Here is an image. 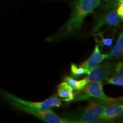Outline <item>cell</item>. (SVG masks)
Masks as SVG:
<instances>
[{
    "label": "cell",
    "mask_w": 123,
    "mask_h": 123,
    "mask_svg": "<svg viewBox=\"0 0 123 123\" xmlns=\"http://www.w3.org/2000/svg\"><path fill=\"white\" fill-rule=\"evenodd\" d=\"M101 0H76L71 4L72 13L64 26L47 41H57L74 34L80 29L87 15L92 14L99 6Z\"/></svg>",
    "instance_id": "obj_1"
},
{
    "label": "cell",
    "mask_w": 123,
    "mask_h": 123,
    "mask_svg": "<svg viewBox=\"0 0 123 123\" xmlns=\"http://www.w3.org/2000/svg\"><path fill=\"white\" fill-rule=\"evenodd\" d=\"M83 110L77 112L71 117L70 120L75 123H92L99 119L106 107L116 101L118 99L104 100L93 98Z\"/></svg>",
    "instance_id": "obj_2"
},
{
    "label": "cell",
    "mask_w": 123,
    "mask_h": 123,
    "mask_svg": "<svg viewBox=\"0 0 123 123\" xmlns=\"http://www.w3.org/2000/svg\"><path fill=\"white\" fill-rule=\"evenodd\" d=\"M10 102L19 110L22 111L26 113L33 115L41 120L47 123H74L73 121L69 119H65L60 117L56 113L51 110H42V109L32 108L24 105L12 100H9Z\"/></svg>",
    "instance_id": "obj_3"
},
{
    "label": "cell",
    "mask_w": 123,
    "mask_h": 123,
    "mask_svg": "<svg viewBox=\"0 0 123 123\" xmlns=\"http://www.w3.org/2000/svg\"><path fill=\"white\" fill-rule=\"evenodd\" d=\"M80 91L81 93H78L77 96L74 97V101L85 100L91 98L99 99L104 100H110L113 98H110L105 95L103 91V85L102 81H95L90 84H87Z\"/></svg>",
    "instance_id": "obj_4"
},
{
    "label": "cell",
    "mask_w": 123,
    "mask_h": 123,
    "mask_svg": "<svg viewBox=\"0 0 123 123\" xmlns=\"http://www.w3.org/2000/svg\"><path fill=\"white\" fill-rule=\"evenodd\" d=\"M8 100H12L18 103L22 104L24 105L27 106L32 108L42 109V110H49L51 109V108H58L61 107L62 104L61 101L58 99L57 95H55L51 96L48 99H46L42 101H30L20 99L19 98L14 96V95L6 93L5 94Z\"/></svg>",
    "instance_id": "obj_5"
},
{
    "label": "cell",
    "mask_w": 123,
    "mask_h": 123,
    "mask_svg": "<svg viewBox=\"0 0 123 123\" xmlns=\"http://www.w3.org/2000/svg\"><path fill=\"white\" fill-rule=\"evenodd\" d=\"M113 66L111 63H105L97 66L89 71L87 76L84 78L88 83L105 80L112 74Z\"/></svg>",
    "instance_id": "obj_6"
},
{
    "label": "cell",
    "mask_w": 123,
    "mask_h": 123,
    "mask_svg": "<svg viewBox=\"0 0 123 123\" xmlns=\"http://www.w3.org/2000/svg\"><path fill=\"white\" fill-rule=\"evenodd\" d=\"M121 21L116 12L111 11L105 15L100 17L92 30V34L96 35L103 26L105 25L111 27H117Z\"/></svg>",
    "instance_id": "obj_7"
},
{
    "label": "cell",
    "mask_w": 123,
    "mask_h": 123,
    "mask_svg": "<svg viewBox=\"0 0 123 123\" xmlns=\"http://www.w3.org/2000/svg\"><path fill=\"white\" fill-rule=\"evenodd\" d=\"M123 113L122 99H119L105 107L99 119L106 121H113L122 116Z\"/></svg>",
    "instance_id": "obj_8"
},
{
    "label": "cell",
    "mask_w": 123,
    "mask_h": 123,
    "mask_svg": "<svg viewBox=\"0 0 123 123\" xmlns=\"http://www.w3.org/2000/svg\"><path fill=\"white\" fill-rule=\"evenodd\" d=\"M107 58H109V54H101L100 51L99 46L98 44H96L91 55L85 62L81 63L79 67L90 71Z\"/></svg>",
    "instance_id": "obj_9"
},
{
    "label": "cell",
    "mask_w": 123,
    "mask_h": 123,
    "mask_svg": "<svg viewBox=\"0 0 123 123\" xmlns=\"http://www.w3.org/2000/svg\"><path fill=\"white\" fill-rule=\"evenodd\" d=\"M73 90L65 81L62 82L57 87L58 95L62 100L69 102L73 100L75 95L74 93Z\"/></svg>",
    "instance_id": "obj_10"
},
{
    "label": "cell",
    "mask_w": 123,
    "mask_h": 123,
    "mask_svg": "<svg viewBox=\"0 0 123 123\" xmlns=\"http://www.w3.org/2000/svg\"><path fill=\"white\" fill-rule=\"evenodd\" d=\"M123 53V32L119 34L115 44L110 53L109 54V58H118L122 56Z\"/></svg>",
    "instance_id": "obj_11"
},
{
    "label": "cell",
    "mask_w": 123,
    "mask_h": 123,
    "mask_svg": "<svg viewBox=\"0 0 123 123\" xmlns=\"http://www.w3.org/2000/svg\"><path fill=\"white\" fill-rule=\"evenodd\" d=\"M71 71V76L73 78H79L84 74H88L89 73L88 70L82 68V67H78L76 64L71 63L70 67Z\"/></svg>",
    "instance_id": "obj_12"
},
{
    "label": "cell",
    "mask_w": 123,
    "mask_h": 123,
    "mask_svg": "<svg viewBox=\"0 0 123 123\" xmlns=\"http://www.w3.org/2000/svg\"><path fill=\"white\" fill-rule=\"evenodd\" d=\"M96 35L99 36L100 38V41L99 40H98L97 39H95L96 42L99 44H98V46H101V47H111V46H112V44H113V38H104L103 35V33H101V32H98V33L96 34Z\"/></svg>",
    "instance_id": "obj_13"
},
{
    "label": "cell",
    "mask_w": 123,
    "mask_h": 123,
    "mask_svg": "<svg viewBox=\"0 0 123 123\" xmlns=\"http://www.w3.org/2000/svg\"><path fill=\"white\" fill-rule=\"evenodd\" d=\"M105 80L106 81V83L107 84L119 86H123V78L121 76H113L112 78H108Z\"/></svg>",
    "instance_id": "obj_14"
},
{
    "label": "cell",
    "mask_w": 123,
    "mask_h": 123,
    "mask_svg": "<svg viewBox=\"0 0 123 123\" xmlns=\"http://www.w3.org/2000/svg\"><path fill=\"white\" fill-rule=\"evenodd\" d=\"M64 81L67 83L69 86L73 88V90L77 91V87H78V80H75L71 76H66L64 77Z\"/></svg>",
    "instance_id": "obj_15"
},
{
    "label": "cell",
    "mask_w": 123,
    "mask_h": 123,
    "mask_svg": "<svg viewBox=\"0 0 123 123\" xmlns=\"http://www.w3.org/2000/svg\"><path fill=\"white\" fill-rule=\"evenodd\" d=\"M115 75H118L119 76H123V62L117 63L116 65L113 66L112 73Z\"/></svg>",
    "instance_id": "obj_16"
},
{
    "label": "cell",
    "mask_w": 123,
    "mask_h": 123,
    "mask_svg": "<svg viewBox=\"0 0 123 123\" xmlns=\"http://www.w3.org/2000/svg\"><path fill=\"white\" fill-rule=\"evenodd\" d=\"M117 5V6L116 12L122 21L123 19V2H119Z\"/></svg>",
    "instance_id": "obj_17"
},
{
    "label": "cell",
    "mask_w": 123,
    "mask_h": 123,
    "mask_svg": "<svg viewBox=\"0 0 123 123\" xmlns=\"http://www.w3.org/2000/svg\"><path fill=\"white\" fill-rule=\"evenodd\" d=\"M105 1H110V0H105ZM115 1H117V2H123V0H115Z\"/></svg>",
    "instance_id": "obj_18"
}]
</instances>
